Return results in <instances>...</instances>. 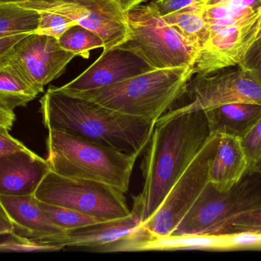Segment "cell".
<instances>
[{
    "label": "cell",
    "mask_w": 261,
    "mask_h": 261,
    "mask_svg": "<svg viewBox=\"0 0 261 261\" xmlns=\"http://www.w3.org/2000/svg\"><path fill=\"white\" fill-rule=\"evenodd\" d=\"M210 135L204 110L156 121L141 165L142 192L133 197L141 223L156 212Z\"/></svg>",
    "instance_id": "1"
},
{
    "label": "cell",
    "mask_w": 261,
    "mask_h": 261,
    "mask_svg": "<svg viewBox=\"0 0 261 261\" xmlns=\"http://www.w3.org/2000/svg\"><path fill=\"white\" fill-rule=\"evenodd\" d=\"M43 124L128 154L145 150L156 121L130 116L49 87L40 100Z\"/></svg>",
    "instance_id": "2"
},
{
    "label": "cell",
    "mask_w": 261,
    "mask_h": 261,
    "mask_svg": "<svg viewBox=\"0 0 261 261\" xmlns=\"http://www.w3.org/2000/svg\"><path fill=\"white\" fill-rule=\"evenodd\" d=\"M194 75V66L153 69L107 87L66 93L156 122L185 94Z\"/></svg>",
    "instance_id": "3"
},
{
    "label": "cell",
    "mask_w": 261,
    "mask_h": 261,
    "mask_svg": "<svg viewBox=\"0 0 261 261\" xmlns=\"http://www.w3.org/2000/svg\"><path fill=\"white\" fill-rule=\"evenodd\" d=\"M50 171L71 179L107 184L126 193L138 155L92 142L60 130L46 139Z\"/></svg>",
    "instance_id": "4"
},
{
    "label": "cell",
    "mask_w": 261,
    "mask_h": 261,
    "mask_svg": "<svg viewBox=\"0 0 261 261\" xmlns=\"http://www.w3.org/2000/svg\"><path fill=\"white\" fill-rule=\"evenodd\" d=\"M126 16L130 38L119 47L153 69L195 66L199 49L164 20L151 1L128 11Z\"/></svg>",
    "instance_id": "5"
},
{
    "label": "cell",
    "mask_w": 261,
    "mask_h": 261,
    "mask_svg": "<svg viewBox=\"0 0 261 261\" xmlns=\"http://www.w3.org/2000/svg\"><path fill=\"white\" fill-rule=\"evenodd\" d=\"M40 202L64 207L102 221L128 217L125 193L107 184L71 179L50 171L34 194Z\"/></svg>",
    "instance_id": "6"
},
{
    "label": "cell",
    "mask_w": 261,
    "mask_h": 261,
    "mask_svg": "<svg viewBox=\"0 0 261 261\" xmlns=\"http://www.w3.org/2000/svg\"><path fill=\"white\" fill-rule=\"evenodd\" d=\"M184 96L188 98L187 103L174 106L160 119L234 103L261 104V82L240 67L236 70H219L193 77Z\"/></svg>",
    "instance_id": "7"
},
{
    "label": "cell",
    "mask_w": 261,
    "mask_h": 261,
    "mask_svg": "<svg viewBox=\"0 0 261 261\" xmlns=\"http://www.w3.org/2000/svg\"><path fill=\"white\" fill-rule=\"evenodd\" d=\"M219 141V134L210 135L156 212L140 226L160 235H169L174 231L210 182V165Z\"/></svg>",
    "instance_id": "8"
},
{
    "label": "cell",
    "mask_w": 261,
    "mask_h": 261,
    "mask_svg": "<svg viewBox=\"0 0 261 261\" xmlns=\"http://www.w3.org/2000/svg\"><path fill=\"white\" fill-rule=\"evenodd\" d=\"M18 6L70 18L100 36L105 42L103 52L119 47L130 38L126 13L116 0H28Z\"/></svg>",
    "instance_id": "9"
},
{
    "label": "cell",
    "mask_w": 261,
    "mask_h": 261,
    "mask_svg": "<svg viewBox=\"0 0 261 261\" xmlns=\"http://www.w3.org/2000/svg\"><path fill=\"white\" fill-rule=\"evenodd\" d=\"M261 29V6L248 18L212 29L194 66L195 75H207L239 66L257 41Z\"/></svg>",
    "instance_id": "10"
},
{
    "label": "cell",
    "mask_w": 261,
    "mask_h": 261,
    "mask_svg": "<svg viewBox=\"0 0 261 261\" xmlns=\"http://www.w3.org/2000/svg\"><path fill=\"white\" fill-rule=\"evenodd\" d=\"M248 182H242L226 193H219L208 182L190 211L172 234H217L231 216L261 202L248 198Z\"/></svg>",
    "instance_id": "11"
},
{
    "label": "cell",
    "mask_w": 261,
    "mask_h": 261,
    "mask_svg": "<svg viewBox=\"0 0 261 261\" xmlns=\"http://www.w3.org/2000/svg\"><path fill=\"white\" fill-rule=\"evenodd\" d=\"M76 55L61 47L54 37L32 32L14 49L9 62L40 92L59 78Z\"/></svg>",
    "instance_id": "12"
},
{
    "label": "cell",
    "mask_w": 261,
    "mask_h": 261,
    "mask_svg": "<svg viewBox=\"0 0 261 261\" xmlns=\"http://www.w3.org/2000/svg\"><path fill=\"white\" fill-rule=\"evenodd\" d=\"M153 70L142 58L120 47L102 52L99 58L77 78L58 90L65 93L107 87Z\"/></svg>",
    "instance_id": "13"
},
{
    "label": "cell",
    "mask_w": 261,
    "mask_h": 261,
    "mask_svg": "<svg viewBox=\"0 0 261 261\" xmlns=\"http://www.w3.org/2000/svg\"><path fill=\"white\" fill-rule=\"evenodd\" d=\"M0 205L13 227L12 233L19 237L56 246L64 235L65 230L43 212L34 195L0 196Z\"/></svg>",
    "instance_id": "14"
},
{
    "label": "cell",
    "mask_w": 261,
    "mask_h": 261,
    "mask_svg": "<svg viewBox=\"0 0 261 261\" xmlns=\"http://www.w3.org/2000/svg\"><path fill=\"white\" fill-rule=\"evenodd\" d=\"M50 171L47 159L29 149L0 154V196L34 195Z\"/></svg>",
    "instance_id": "15"
},
{
    "label": "cell",
    "mask_w": 261,
    "mask_h": 261,
    "mask_svg": "<svg viewBox=\"0 0 261 261\" xmlns=\"http://www.w3.org/2000/svg\"><path fill=\"white\" fill-rule=\"evenodd\" d=\"M141 223L139 209L133 205L132 215L128 217L67 230L55 245L62 249L66 247H75L87 248L96 252L99 248L126 237Z\"/></svg>",
    "instance_id": "16"
},
{
    "label": "cell",
    "mask_w": 261,
    "mask_h": 261,
    "mask_svg": "<svg viewBox=\"0 0 261 261\" xmlns=\"http://www.w3.org/2000/svg\"><path fill=\"white\" fill-rule=\"evenodd\" d=\"M248 162L240 138L219 135V144L210 170V183L219 193H226L248 174Z\"/></svg>",
    "instance_id": "17"
},
{
    "label": "cell",
    "mask_w": 261,
    "mask_h": 261,
    "mask_svg": "<svg viewBox=\"0 0 261 261\" xmlns=\"http://www.w3.org/2000/svg\"><path fill=\"white\" fill-rule=\"evenodd\" d=\"M211 134L242 139L261 118V104L234 103L204 110Z\"/></svg>",
    "instance_id": "18"
},
{
    "label": "cell",
    "mask_w": 261,
    "mask_h": 261,
    "mask_svg": "<svg viewBox=\"0 0 261 261\" xmlns=\"http://www.w3.org/2000/svg\"><path fill=\"white\" fill-rule=\"evenodd\" d=\"M39 93L9 61L0 64V106L14 111L33 101Z\"/></svg>",
    "instance_id": "19"
},
{
    "label": "cell",
    "mask_w": 261,
    "mask_h": 261,
    "mask_svg": "<svg viewBox=\"0 0 261 261\" xmlns=\"http://www.w3.org/2000/svg\"><path fill=\"white\" fill-rule=\"evenodd\" d=\"M163 18L200 52L210 36L203 8L177 11L164 15Z\"/></svg>",
    "instance_id": "20"
},
{
    "label": "cell",
    "mask_w": 261,
    "mask_h": 261,
    "mask_svg": "<svg viewBox=\"0 0 261 261\" xmlns=\"http://www.w3.org/2000/svg\"><path fill=\"white\" fill-rule=\"evenodd\" d=\"M40 13L18 5H0V38L35 32Z\"/></svg>",
    "instance_id": "21"
},
{
    "label": "cell",
    "mask_w": 261,
    "mask_h": 261,
    "mask_svg": "<svg viewBox=\"0 0 261 261\" xmlns=\"http://www.w3.org/2000/svg\"><path fill=\"white\" fill-rule=\"evenodd\" d=\"M63 49L87 59L90 52L99 48H105V42L100 36L82 26H73L58 39Z\"/></svg>",
    "instance_id": "22"
},
{
    "label": "cell",
    "mask_w": 261,
    "mask_h": 261,
    "mask_svg": "<svg viewBox=\"0 0 261 261\" xmlns=\"http://www.w3.org/2000/svg\"><path fill=\"white\" fill-rule=\"evenodd\" d=\"M38 203L40 208L49 219L65 231L93 225L98 222H105L70 208L50 205L38 200Z\"/></svg>",
    "instance_id": "23"
},
{
    "label": "cell",
    "mask_w": 261,
    "mask_h": 261,
    "mask_svg": "<svg viewBox=\"0 0 261 261\" xmlns=\"http://www.w3.org/2000/svg\"><path fill=\"white\" fill-rule=\"evenodd\" d=\"M255 231L261 233V204L240 211L230 217L221 227L217 234Z\"/></svg>",
    "instance_id": "24"
},
{
    "label": "cell",
    "mask_w": 261,
    "mask_h": 261,
    "mask_svg": "<svg viewBox=\"0 0 261 261\" xmlns=\"http://www.w3.org/2000/svg\"><path fill=\"white\" fill-rule=\"evenodd\" d=\"M40 18L35 33L48 35L59 39L66 32L76 23L70 18L49 12H39Z\"/></svg>",
    "instance_id": "25"
},
{
    "label": "cell",
    "mask_w": 261,
    "mask_h": 261,
    "mask_svg": "<svg viewBox=\"0 0 261 261\" xmlns=\"http://www.w3.org/2000/svg\"><path fill=\"white\" fill-rule=\"evenodd\" d=\"M9 235V237L5 242L0 243V252L57 251L62 249L59 247L19 237L14 233H11Z\"/></svg>",
    "instance_id": "26"
},
{
    "label": "cell",
    "mask_w": 261,
    "mask_h": 261,
    "mask_svg": "<svg viewBox=\"0 0 261 261\" xmlns=\"http://www.w3.org/2000/svg\"><path fill=\"white\" fill-rule=\"evenodd\" d=\"M241 140L248 159V174L253 173L254 167L261 161V118Z\"/></svg>",
    "instance_id": "27"
},
{
    "label": "cell",
    "mask_w": 261,
    "mask_h": 261,
    "mask_svg": "<svg viewBox=\"0 0 261 261\" xmlns=\"http://www.w3.org/2000/svg\"><path fill=\"white\" fill-rule=\"evenodd\" d=\"M228 251L261 248V233L255 231H237L225 233Z\"/></svg>",
    "instance_id": "28"
},
{
    "label": "cell",
    "mask_w": 261,
    "mask_h": 261,
    "mask_svg": "<svg viewBox=\"0 0 261 261\" xmlns=\"http://www.w3.org/2000/svg\"><path fill=\"white\" fill-rule=\"evenodd\" d=\"M205 0H151L161 15L185 9L203 8Z\"/></svg>",
    "instance_id": "29"
},
{
    "label": "cell",
    "mask_w": 261,
    "mask_h": 261,
    "mask_svg": "<svg viewBox=\"0 0 261 261\" xmlns=\"http://www.w3.org/2000/svg\"><path fill=\"white\" fill-rule=\"evenodd\" d=\"M239 67L250 72L261 82V29L257 41Z\"/></svg>",
    "instance_id": "30"
},
{
    "label": "cell",
    "mask_w": 261,
    "mask_h": 261,
    "mask_svg": "<svg viewBox=\"0 0 261 261\" xmlns=\"http://www.w3.org/2000/svg\"><path fill=\"white\" fill-rule=\"evenodd\" d=\"M30 33H21L0 38V64L8 62L13 54L15 46Z\"/></svg>",
    "instance_id": "31"
},
{
    "label": "cell",
    "mask_w": 261,
    "mask_h": 261,
    "mask_svg": "<svg viewBox=\"0 0 261 261\" xmlns=\"http://www.w3.org/2000/svg\"><path fill=\"white\" fill-rule=\"evenodd\" d=\"M9 130L0 127V154L28 149L22 143L11 136Z\"/></svg>",
    "instance_id": "32"
},
{
    "label": "cell",
    "mask_w": 261,
    "mask_h": 261,
    "mask_svg": "<svg viewBox=\"0 0 261 261\" xmlns=\"http://www.w3.org/2000/svg\"><path fill=\"white\" fill-rule=\"evenodd\" d=\"M15 115L12 110H7L0 106V127L10 130L13 127Z\"/></svg>",
    "instance_id": "33"
},
{
    "label": "cell",
    "mask_w": 261,
    "mask_h": 261,
    "mask_svg": "<svg viewBox=\"0 0 261 261\" xmlns=\"http://www.w3.org/2000/svg\"><path fill=\"white\" fill-rule=\"evenodd\" d=\"M12 231H13V227L12 223L0 205V237L3 235H9Z\"/></svg>",
    "instance_id": "34"
},
{
    "label": "cell",
    "mask_w": 261,
    "mask_h": 261,
    "mask_svg": "<svg viewBox=\"0 0 261 261\" xmlns=\"http://www.w3.org/2000/svg\"><path fill=\"white\" fill-rule=\"evenodd\" d=\"M148 0H116V3L119 5L122 11L125 13L128 12V11L141 6L142 3Z\"/></svg>",
    "instance_id": "35"
},
{
    "label": "cell",
    "mask_w": 261,
    "mask_h": 261,
    "mask_svg": "<svg viewBox=\"0 0 261 261\" xmlns=\"http://www.w3.org/2000/svg\"><path fill=\"white\" fill-rule=\"evenodd\" d=\"M28 0H0V5H19Z\"/></svg>",
    "instance_id": "36"
},
{
    "label": "cell",
    "mask_w": 261,
    "mask_h": 261,
    "mask_svg": "<svg viewBox=\"0 0 261 261\" xmlns=\"http://www.w3.org/2000/svg\"><path fill=\"white\" fill-rule=\"evenodd\" d=\"M253 173L261 174V161L254 167V170H253Z\"/></svg>",
    "instance_id": "37"
}]
</instances>
